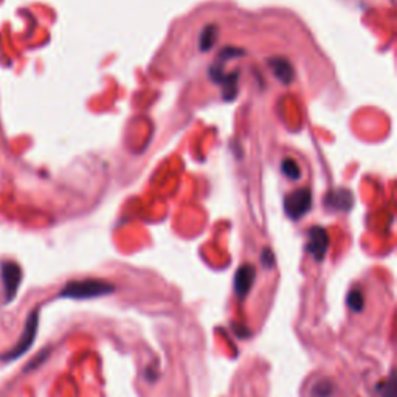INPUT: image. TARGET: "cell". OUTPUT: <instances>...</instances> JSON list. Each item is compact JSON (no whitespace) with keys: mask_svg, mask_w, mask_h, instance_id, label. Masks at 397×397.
Masks as SVG:
<instances>
[{"mask_svg":"<svg viewBox=\"0 0 397 397\" xmlns=\"http://www.w3.org/2000/svg\"><path fill=\"white\" fill-rule=\"evenodd\" d=\"M112 292H115V286L111 284L104 279H81V281H72L67 284L60 297L63 298H73V300H89V298H98L106 297Z\"/></svg>","mask_w":397,"mask_h":397,"instance_id":"6da1fadb","label":"cell"},{"mask_svg":"<svg viewBox=\"0 0 397 397\" xmlns=\"http://www.w3.org/2000/svg\"><path fill=\"white\" fill-rule=\"evenodd\" d=\"M2 282H3V291H5V300L13 301L16 298V295L19 292L20 281H22V270L20 267L13 261H6L2 264Z\"/></svg>","mask_w":397,"mask_h":397,"instance_id":"7a4b0ae2","label":"cell"},{"mask_svg":"<svg viewBox=\"0 0 397 397\" xmlns=\"http://www.w3.org/2000/svg\"><path fill=\"white\" fill-rule=\"evenodd\" d=\"M38 323H39V314L35 311L29 317V321H26L22 339H20V341L17 343V346L8 354V359H17V357H20V355L29 351V348H31L33 341H35V339H36Z\"/></svg>","mask_w":397,"mask_h":397,"instance_id":"3957f363","label":"cell"},{"mask_svg":"<svg viewBox=\"0 0 397 397\" xmlns=\"http://www.w3.org/2000/svg\"><path fill=\"white\" fill-rule=\"evenodd\" d=\"M257 278V268L252 264H245L238 268L236 275H234V293L238 295V298L242 301L252 291V286Z\"/></svg>","mask_w":397,"mask_h":397,"instance_id":"277c9868","label":"cell"},{"mask_svg":"<svg viewBox=\"0 0 397 397\" xmlns=\"http://www.w3.org/2000/svg\"><path fill=\"white\" fill-rule=\"evenodd\" d=\"M329 247V239L326 232L320 227H314L311 232H309V241H307V252L312 254L315 261L321 262L326 257Z\"/></svg>","mask_w":397,"mask_h":397,"instance_id":"5b68a950","label":"cell"},{"mask_svg":"<svg viewBox=\"0 0 397 397\" xmlns=\"http://www.w3.org/2000/svg\"><path fill=\"white\" fill-rule=\"evenodd\" d=\"M311 194H309L307 190H301V191H295L293 194H291L286 199V211L291 218L297 219L301 218L302 214H306L311 208Z\"/></svg>","mask_w":397,"mask_h":397,"instance_id":"8992f818","label":"cell"},{"mask_svg":"<svg viewBox=\"0 0 397 397\" xmlns=\"http://www.w3.org/2000/svg\"><path fill=\"white\" fill-rule=\"evenodd\" d=\"M346 302L353 312H362L363 307H365V298H363V293L359 289H354V291L348 293Z\"/></svg>","mask_w":397,"mask_h":397,"instance_id":"52a82bcc","label":"cell"},{"mask_svg":"<svg viewBox=\"0 0 397 397\" xmlns=\"http://www.w3.org/2000/svg\"><path fill=\"white\" fill-rule=\"evenodd\" d=\"M332 389H334V387H332L331 382H325V383L320 382L318 385L314 388V394L317 397H327V396H331Z\"/></svg>","mask_w":397,"mask_h":397,"instance_id":"ba28073f","label":"cell"},{"mask_svg":"<svg viewBox=\"0 0 397 397\" xmlns=\"http://www.w3.org/2000/svg\"><path fill=\"white\" fill-rule=\"evenodd\" d=\"M379 389L382 391V397H396L394 393V375H389V380L385 383V385H380Z\"/></svg>","mask_w":397,"mask_h":397,"instance_id":"9c48e42d","label":"cell"},{"mask_svg":"<svg viewBox=\"0 0 397 397\" xmlns=\"http://www.w3.org/2000/svg\"><path fill=\"white\" fill-rule=\"evenodd\" d=\"M284 172L287 174L289 177H298V170H297V166H295V163L292 160H286L284 161Z\"/></svg>","mask_w":397,"mask_h":397,"instance_id":"30bf717a","label":"cell"},{"mask_svg":"<svg viewBox=\"0 0 397 397\" xmlns=\"http://www.w3.org/2000/svg\"><path fill=\"white\" fill-rule=\"evenodd\" d=\"M261 261L264 262V266L267 267V268H270V267H273V264H275V257H273V253L270 252V250H266L262 252V257H261Z\"/></svg>","mask_w":397,"mask_h":397,"instance_id":"8fae6325","label":"cell"}]
</instances>
